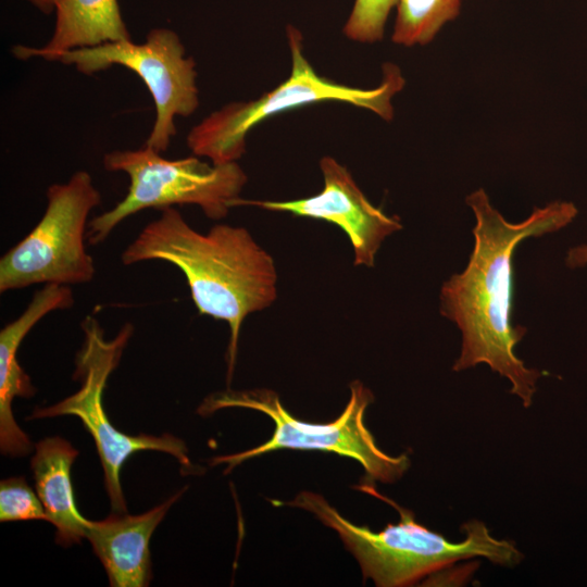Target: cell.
Wrapping results in <instances>:
<instances>
[{
    "mask_svg": "<svg viewBox=\"0 0 587 587\" xmlns=\"http://www.w3.org/2000/svg\"><path fill=\"white\" fill-rule=\"evenodd\" d=\"M43 14H51L54 12L55 0H26Z\"/></svg>",
    "mask_w": 587,
    "mask_h": 587,
    "instance_id": "d6986e66",
    "label": "cell"
},
{
    "mask_svg": "<svg viewBox=\"0 0 587 587\" xmlns=\"http://www.w3.org/2000/svg\"><path fill=\"white\" fill-rule=\"evenodd\" d=\"M286 33L291 53L289 77L258 99L229 102L195 125L186 139L195 155L208 158L216 165L237 162L246 151V137L253 127L279 113L316 102H345L370 110L386 121L392 118L391 100L405 84L396 64L383 66L382 82L375 88L344 85L315 72L304 55L300 30L288 25Z\"/></svg>",
    "mask_w": 587,
    "mask_h": 587,
    "instance_id": "277c9868",
    "label": "cell"
},
{
    "mask_svg": "<svg viewBox=\"0 0 587 587\" xmlns=\"http://www.w3.org/2000/svg\"><path fill=\"white\" fill-rule=\"evenodd\" d=\"M398 0H355L344 26L347 38L372 43L383 39L385 24Z\"/></svg>",
    "mask_w": 587,
    "mask_h": 587,
    "instance_id": "2e32d148",
    "label": "cell"
},
{
    "mask_svg": "<svg viewBox=\"0 0 587 587\" xmlns=\"http://www.w3.org/2000/svg\"><path fill=\"white\" fill-rule=\"evenodd\" d=\"M373 401V394L361 382L350 384V399L337 420L327 424H313L290 415L276 392L267 389L234 391L210 395L198 408L202 416L226 408H245L260 411L275 423L271 439L252 449L220 455L213 465L227 464L229 473L240 463L278 449L317 450L352 458L365 470L370 480L392 483L409 469L410 460L402 453L392 457L378 448L364 424V413Z\"/></svg>",
    "mask_w": 587,
    "mask_h": 587,
    "instance_id": "8992f818",
    "label": "cell"
},
{
    "mask_svg": "<svg viewBox=\"0 0 587 587\" xmlns=\"http://www.w3.org/2000/svg\"><path fill=\"white\" fill-rule=\"evenodd\" d=\"M43 520L47 514L38 495L24 477H10L0 483V521Z\"/></svg>",
    "mask_w": 587,
    "mask_h": 587,
    "instance_id": "e0dca14e",
    "label": "cell"
},
{
    "mask_svg": "<svg viewBox=\"0 0 587 587\" xmlns=\"http://www.w3.org/2000/svg\"><path fill=\"white\" fill-rule=\"evenodd\" d=\"M47 207L36 226L0 259V292L36 284L79 285L92 280L86 251L88 216L101 195L91 175L75 172L47 189Z\"/></svg>",
    "mask_w": 587,
    "mask_h": 587,
    "instance_id": "ba28073f",
    "label": "cell"
},
{
    "mask_svg": "<svg viewBox=\"0 0 587 587\" xmlns=\"http://www.w3.org/2000/svg\"><path fill=\"white\" fill-rule=\"evenodd\" d=\"M361 489L390 503L399 512V523L372 532L352 524L321 495L311 491H302L289 502H272L307 510L335 529L359 561L364 579L371 578L380 587L410 586L458 561L476 557L509 567L523 559L513 541L495 538L483 522L465 523L464 540L452 542L417 523L411 511L385 498L374 487L363 485Z\"/></svg>",
    "mask_w": 587,
    "mask_h": 587,
    "instance_id": "3957f363",
    "label": "cell"
},
{
    "mask_svg": "<svg viewBox=\"0 0 587 587\" xmlns=\"http://www.w3.org/2000/svg\"><path fill=\"white\" fill-rule=\"evenodd\" d=\"M392 42L413 47L430 42L438 32L458 17L462 0H398Z\"/></svg>",
    "mask_w": 587,
    "mask_h": 587,
    "instance_id": "9a60e30c",
    "label": "cell"
},
{
    "mask_svg": "<svg viewBox=\"0 0 587 587\" xmlns=\"http://www.w3.org/2000/svg\"><path fill=\"white\" fill-rule=\"evenodd\" d=\"M74 304L70 286L46 284L33 296L23 313L0 330V448L12 457L29 453L28 436L18 427L12 412L15 397L29 398L36 389L17 361L18 347L30 329L48 313Z\"/></svg>",
    "mask_w": 587,
    "mask_h": 587,
    "instance_id": "8fae6325",
    "label": "cell"
},
{
    "mask_svg": "<svg viewBox=\"0 0 587 587\" xmlns=\"http://www.w3.org/2000/svg\"><path fill=\"white\" fill-rule=\"evenodd\" d=\"M466 203L476 218L474 248L465 270L450 276L440 289V314L455 323L462 334L460 355L452 370L486 363L508 378L510 391L528 408L541 374L525 366L514 352L527 329L512 324L513 254L524 239L569 225L577 209L572 202L554 201L535 207L520 223H510L482 188L470 193Z\"/></svg>",
    "mask_w": 587,
    "mask_h": 587,
    "instance_id": "6da1fadb",
    "label": "cell"
},
{
    "mask_svg": "<svg viewBox=\"0 0 587 587\" xmlns=\"http://www.w3.org/2000/svg\"><path fill=\"white\" fill-rule=\"evenodd\" d=\"M185 489L145 513L112 512L104 520L88 522L86 538L102 563L110 586L149 585L152 577L150 538Z\"/></svg>",
    "mask_w": 587,
    "mask_h": 587,
    "instance_id": "7c38bea8",
    "label": "cell"
},
{
    "mask_svg": "<svg viewBox=\"0 0 587 587\" xmlns=\"http://www.w3.org/2000/svg\"><path fill=\"white\" fill-rule=\"evenodd\" d=\"M77 455L78 451L67 440L54 436L36 444L30 461L47 521L55 527V541L63 547L86 538L89 522L76 508L71 482V469Z\"/></svg>",
    "mask_w": 587,
    "mask_h": 587,
    "instance_id": "5bb4252c",
    "label": "cell"
},
{
    "mask_svg": "<svg viewBox=\"0 0 587 587\" xmlns=\"http://www.w3.org/2000/svg\"><path fill=\"white\" fill-rule=\"evenodd\" d=\"M123 264L159 260L184 274L200 315L228 324L227 379L232 378L245 319L268 308L277 297L271 254L245 228L217 224L202 234L174 207L160 210L123 251Z\"/></svg>",
    "mask_w": 587,
    "mask_h": 587,
    "instance_id": "7a4b0ae2",
    "label": "cell"
},
{
    "mask_svg": "<svg viewBox=\"0 0 587 587\" xmlns=\"http://www.w3.org/2000/svg\"><path fill=\"white\" fill-rule=\"evenodd\" d=\"M565 264L570 268L585 266L587 264V245L572 248L566 254Z\"/></svg>",
    "mask_w": 587,
    "mask_h": 587,
    "instance_id": "ac0fdd59",
    "label": "cell"
},
{
    "mask_svg": "<svg viewBox=\"0 0 587 587\" xmlns=\"http://www.w3.org/2000/svg\"><path fill=\"white\" fill-rule=\"evenodd\" d=\"M324 186L311 197L289 201L245 200L237 205H255L268 211L323 220L340 227L348 236L355 266H374L383 241L402 229L400 218L389 216L373 205L357 185L350 172L332 157L320 161Z\"/></svg>",
    "mask_w": 587,
    "mask_h": 587,
    "instance_id": "30bf717a",
    "label": "cell"
},
{
    "mask_svg": "<svg viewBox=\"0 0 587 587\" xmlns=\"http://www.w3.org/2000/svg\"><path fill=\"white\" fill-rule=\"evenodd\" d=\"M55 24L49 42L41 47H12L20 60L57 61L65 51L132 39L118 0H55Z\"/></svg>",
    "mask_w": 587,
    "mask_h": 587,
    "instance_id": "4fadbf2b",
    "label": "cell"
},
{
    "mask_svg": "<svg viewBox=\"0 0 587 587\" xmlns=\"http://www.w3.org/2000/svg\"><path fill=\"white\" fill-rule=\"evenodd\" d=\"M84 341L76 354L74 378L80 383L79 389L60 402L34 410L30 419H46L61 415L78 417L91 435L104 473V485L112 512H127L120 473L124 462L134 453L153 450L173 455L186 473L195 472L188 458L185 442L164 434L132 436L117 430L103 408V392L111 373L117 367L123 351L134 333V326L126 323L112 339L104 338V332L97 319L86 316L82 322Z\"/></svg>",
    "mask_w": 587,
    "mask_h": 587,
    "instance_id": "52a82bcc",
    "label": "cell"
},
{
    "mask_svg": "<svg viewBox=\"0 0 587 587\" xmlns=\"http://www.w3.org/2000/svg\"><path fill=\"white\" fill-rule=\"evenodd\" d=\"M57 61L85 75L113 65L135 72L155 107V120L145 146L160 153L167 150L176 135L175 116H189L199 107L196 62L186 57L179 36L170 28H152L142 43L132 39L104 42L62 52Z\"/></svg>",
    "mask_w": 587,
    "mask_h": 587,
    "instance_id": "9c48e42d",
    "label": "cell"
},
{
    "mask_svg": "<svg viewBox=\"0 0 587 587\" xmlns=\"http://www.w3.org/2000/svg\"><path fill=\"white\" fill-rule=\"evenodd\" d=\"M103 166L127 174L130 184L118 203L88 222L89 245L103 242L121 222L146 209L195 204L209 218L222 220L236 207L248 180L237 162L211 165L197 157L167 160L147 146L107 152Z\"/></svg>",
    "mask_w": 587,
    "mask_h": 587,
    "instance_id": "5b68a950",
    "label": "cell"
}]
</instances>
